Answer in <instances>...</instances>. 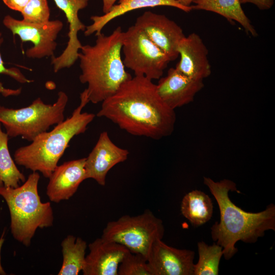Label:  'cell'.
Segmentation results:
<instances>
[{
	"label": "cell",
	"instance_id": "6da1fadb",
	"mask_svg": "<svg viewBox=\"0 0 275 275\" xmlns=\"http://www.w3.org/2000/svg\"><path fill=\"white\" fill-rule=\"evenodd\" d=\"M96 116L130 134L154 140L171 135L176 119L175 110L161 99L156 85L142 76L132 77L102 101Z\"/></svg>",
	"mask_w": 275,
	"mask_h": 275
},
{
	"label": "cell",
	"instance_id": "7a4b0ae2",
	"mask_svg": "<svg viewBox=\"0 0 275 275\" xmlns=\"http://www.w3.org/2000/svg\"><path fill=\"white\" fill-rule=\"evenodd\" d=\"M204 184L209 189L219 209L220 219L211 227V235L215 243L223 247L226 260L237 252L235 245L238 241L256 242L268 230L275 231V205L271 203L259 212L243 210L235 205L229 196L230 191H238L236 184L224 179L215 182L204 177Z\"/></svg>",
	"mask_w": 275,
	"mask_h": 275
},
{
	"label": "cell",
	"instance_id": "3957f363",
	"mask_svg": "<svg viewBox=\"0 0 275 275\" xmlns=\"http://www.w3.org/2000/svg\"><path fill=\"white\" fill-rule=\"evenodd\" d=\"M123 34L118 26L108 36L96 35L94 45H82L78 57L81 71L79 78L88 85L84 91L89 102H102L132 77L121 58Z\"/></svg>",
	"mask_w": 275,
	"mask_h": 275
},
{
	"label": "cell",
	"instance_id": "277c9868",
	"mask_svg": "<svg viewBox=\"0 0 275 275\" xmlns=\"http://www.w3.org/2000/svg\"><path fill=\"white\" fill-rule=\"evenodd\" d=\"M80 100L70 117L56 125L51 131L38 135L30 144L16 149L14 153L15 163L49 178L70 141L84 133L95 117L93 113L82 112L89 102L84 91L80 94Z\"/></svg>",
	"mask_w": 275,
	"mask_h": 275
},
{
	"label": "cell",
	"instance_id": "5b68a950",
	"mask_svg": "<svg viewBox=\"0 0 275 275\" xmlns=\"http://www.w3.org/2000/svg\"><path fill=\"white\" fill-rule=\"evenodd\" d=\"M40 175L33 172L22 185L0 187L10 211V228L13 237L28 246L38 228L51 227L53 211L49 202L43 203L38 193Z\"/></svg>",
	"mask_w": 275,
	"mask_h": 275
},
{
	"label": "cell",
	"instance_id": "8992f818",
	"mask_svg": "<svg viewBox=\"0 0 275 275\" xmlns=\"http://www.w3.org/2000/svg\"><path fill=\"white\" fill-rule=\"evenodd\" d=\"M68 101L66 93L60 91L57 101L51 104L45 103L38 97L29 106L20 108L0 105V123L9 138L20 136L31 142L50 126L64 120Z\"/></svg>",
	"mask_w": 275,
	"mask_h": 275
},
{
	"label": "cell",
	"instance_id": "52a82bcc",
	"mask_svg": "<svg viewBox=\"0 0 275 275\" xmlns=\"http://www.w3.org/2000/svg\"><path fill=\"white\" fill-rule=\"evenodd\" d=\"M164 228L162 221L149 209L131 216L124 215L107 223L101 237L119 243L132 253L148 257L151 248L157 239H162Z\"/></svg>",
	"mask_w": 275,
	"mask_h": 275
},
{
	"label": "cell",
	"instance_id": "ba28073f",
	"mask_svg": "<svg viewBox=\"0 0 275 275\" xmlns=\"http://www.w3.org/2000/svg\"><path fill=\"white\" fill-rule=\"evenodd\" d=\"M123 62L135 76L158 79L171 61L168 56L134 24L124 32Z\"/></svg>",
	"mask_w": 275,
	"mask_h": 275
},
{
	"label": "cell",
	"instance_id": "9c48e42d",
	"mask_svg": "<svg viewBox=\"0 0 275 275\" xmlns=\"http://www.w3.org/2000/svg\"><path fill=\"white\" fill-rule=\"evenodd\" d=\"M3 23L14 36H19L22 42L30 41L33 44L25 52L26 56L32 59L53 56L57 46L56 40L63 28V23L59 20L34 23L9 15L5 16Z\"/></svg>",
	"mask_w": 275,
	"mask_h": 275
},
{
	"label": "cell",
	"instance_id": "30bf717a",
	"mask_svg": "<svg viewBox=\"0 0 275 275\" xmlns=\"http://www.w3.org/2000/svg\"><path fill=\"white\" fill-rule=\"evenodd\" d=\"M134 25L143 31L171 61L177 58L178 44L185 36L175 21L163 14L146 11L136 18Z\"/></svg>",
	"mask_w": 275,
	"mask_h": 275
},
{
	"label": "cell",
	"instance_id": "8fae6325",
	"mask_svg": "<svg viewBox=\"0 0 275 275\" xmlns=\"http://www.w3.org/2000/svg\"><path fill=\"white\" fill-rule=\"evenodd\" d=\"M195 252L169 246L162 239L153 244L147 257L152 275H194Z\"/></svg>",
	"mask_w": 275,
	"mask_h": 275
},
{
	"label": "cell",
	"instance_id": "7c38bea8",
	"mask_svg": "<svg viewBox=\"0 0 275 275\" xmlns=\"http://www.w3.org/2000/svg\"><path fill=\"white\" fill-rule=\"evenodd\" d=\"M128 155L127 149L121 148L113 142L106 131L101 132L96 145L86 157V179H93L99 185L104 186L109 170L125 161Z\"/></svg>",
	"mask_w": 275,
	"mask_h": 275
},
{
	"label": "cell",
	"instance_id": "4fadbf2b",
	"mask_svg": "<svg viewBox=\"0 0 275 275\" xmlns=\"http://www.w3.org/2000/svg\"><path fill=\"white\" fill-rule=\"evenodd\" d=\"M57 7L65 14L69 23L68 41L65 49L59 57L53 56L51 64L53 71L59 70L72 66L78 60L79 51L82 45L78 40V33L85 31L86 26L79 19L78 12L85 8L89 0H53Z\"/></svg>",
	"mask_w": 275,
	"mask_h": 275
},
{
	"label": "cell",
	"instance_id": "5bb4252c",
	"mask_svg": "<svg viewBox=\"0 0 275 275\" xmlns=\"http://www.w3.org/2000/svg\"><path fill=\"white\" fill-rule=\"evenodd\" d=\"M82 270L84 275H118L119 265L130 252L124 246L102 237L88 245Z\"/></svg>",
	"mask_w": 275,
	"mask_h": 275
},
{
	"label": "cell",
	"instance_id": "9a60e30c",
	"mask_svg": "<svg viewBox=\"0 0 275 275\" xmlns=\"http://www.w3.org/2000/svg\"><path fill=\"white\" fill-rule=\"evenodd\" d=\"M177 51L180 59L175 68L184 75L203 80L211 73L208 50L201 37L196 33L185 36L179 42Z\"/></svg>",
	"mask_w": 275,
	"mask_h": 275
},
{
	"label": "cell",
	"instance_id": "2e32d148",
	"mask_svg": "<svg viewBox=\"0 0 275 275\" xmlns=\"http://www.w3.org/2000/svg\"><path fill=\"white\" fill-rule=\"evenodd\" d=\"M156 85L161 99L174 110L193 101L204 86L203 80L191 79L175 67L170 68L167 75L160 77Z\"/></svg>",
	"mask_w": 275,
	"mask_h": 275
},
{
	"label": "cell",
	"instance_id": "e0dca14e",
	"mask_svg": "<svg viewBox=\"0 0 275 275\" xmlns=\"http://www.w3.org/2000/svg\"><path fill=\"white\" fill-rule=\"evenodd\" d=\"M86 158L66 161L57 166L49 177L46 195L50 201L59 203L67 200L76 192L86 179Z\"/></svg>",
	"mask_w": 275,
	"mask_h": 275
},
{
	"label": "cell",
	"instance_id": "ac0fdd59",
	"mask_svg": "<svg viewBox=\"0 0 275 275\" xmlns=\"http://www.w3.org/2000/svg\"><path fill=\"white\" fill-rule=\"evenodd\" d=\"M157 6H169L179 9L185 12L193 10L191 7H184L175 0H119L108 12L102 15L91 17L92 23L86 26L84 31L86 36L95 33V35L101 33L103 28L111 20L125 13L139 9L155 7Z\"/></svg>",
	"mask_w": 275,
	"mask_h": 275
},
{
	"label": "cell",
	"instance_id": "d6986e66",
	"mask_svg": "<svg viewBox=\"0 0 275 275\" xmlns=\"http://www.w3.org/2000/svg\"><path fill=\"white\" fill-rule=\"evenodd\" d=\"M193 10L214 12L229 21H236L253 37L258 33L243 11L239 0H197L191 6Z\"/></svg>",
	"mask_w": 275,
	"mask_h": 275
},
{
	"label": "cell",
	"instance_id": "ffe728a7",
	"mask_svg": "<svg viewBox=\"0 0 275 275\" xmlns=\"http://www.w3.org/2000/svg\"><path fill=\"white\" fill-rule=\"evenodd\" d=\"M213 208L210 198L199 190L187 193L181 203L182 214L195 227L201 226L211 219Z\"/></svg>",
	"mask_w": 275,
	"mask_h": 275
},
{
	"label": "cell",
	"instance_id": "44dd1931",
	"mask_svg": "<svg viewBox=\"0 0 275 275\" xmlns=\"http://www.w3.org/2000/svg\"><path fill=\"white\" fill-rule=\"evenodd\" d=\"M63 263L59 275H77L85 263L87 244L80 237L70 235L61 243Z\"/></svg>",
	"mask_w": 275,
	"mask_h": 275
},
{
	"label": "cell",
	"instance_id": "7402d4cb",
	"mask_svg": "<svg viewBox=\"0 0 275 275\" xmlns=\"http://www.w3.org/2000/svg\"><path fill=\"white\" fill-rule=\"evenodd\" d=\"M9 139L2 130L0 123V187L15 188L26 179L11 156L8 148Z\"/></svg>",
	"mask_w": 275,
	"mask_h": 275
},
{
	"label": "cell",
	"instance_id": "603a6c76",
	"mask_svg": "<svg viewBox=\"0 0 275 275\" xmlns=\"http://www.w3.org/2000/svg\"><path fill=\"white\" fill-rule=\"evenodd\" d=\"M199 260L194 265V275H217L223 247L215 242L209 245L204 241L198 243Z\"/></svg>",
	"mask_w": 275,
	"mask_h": 275
},
{
	"label": "cell",
	"instance_id": "cb8c5ba5",
	"mask_svg": "<svg viewBox=\"0 0 275 275\" xmlns=\"http://www.w3.org/2000/svg\"><path fill=\"white\" fill-rule=\"evenodd\" d=\"M118 275H152L147 258L129 253L119 265Z\"/></svg>",
	"mask_w": 275,
	"mask_h": 275
},
{
	"label": "cell",
	"instance_id": "d4e9b609",
	"mask_svg": "<svg viewBox=\"0 0 275 275\" xmlns=\"http://www.w3.org/2000/svg\"><path fill=\"white\" fill-rule=\"evenodd\" d=\"M23 20L41 23L49 20L50 9L47 0H30L21 11Z\"/></svg>",
	"mask_w": 275,
	"mask_h": 275
},
{
	"label": "cell",
	"instance_id": "484cf974",
	"mask_svg": "<svg viewBox=\"0 0 275 275\" xmlns=\"http://www.w3.org/2000/svg\"><path fill=\"white\" fill-rule=\"evenodd\" d=\"M4 39L0 32V47ZM2 74L7 75L21 84L31 83L33 81V80L28 79L18 68L15 67L6 68L4 65V62L0 52V75ZM21 92V88L16 89L6 88L3 86L2 83L0 82V94L5 97L17 96Z\"/></svg>",
	"mask_w": 275,
	"mask_h": 275
},
{
	"label": "cell",
	"instance_id": "4316f807",
	"mask_svg": "<svg viewBox=\"0 0 275 275\" xmlns=\"http://www.w3.org/2000/svg\"><path fill=\"white\" fill-rule=\"evenodd\" d=\"M241 4L251 3L255 5L261 10H267L271 8L274 0H239Z\"/></svg>",
	"mask_w": 275,
	"mask_h": 275
},
{
	"label": "cell",
	"instance_id": "83f0119b",
	"mask_svg": "<svg viewBox=\"0 0 275 275\" xmlns=\"http://www.w3.org/2000/svg\"><path fill=\"white\" fill-rule=\"evenodd\" d=\"M10 9L20 12L30 0H2Z\"/></svg>",
	"mask_w": 275,
	"mask_h": 275
},
{
	"label": "cell",
	"instance_id": "f1b7e54d",
	"mask_svg": "<svg viewBox=\"0 0 275 275\" xmlns=\"http://www.w3.org/2000/svg\"><path fill=\"white\" fill-rule=\"evenodd\" d=\"M117 0H102L103 12L104 14L109 11L111 8L115 4Z\"/></svg>",
	"mask_w": 275,
	"mask_h": 275
},
{
	"label": "cell",
	"instance_id": "f546056e",
	"mask_svg": "<svg viewBox=\"0 0 275 275\" xmlns=\"http://www.w3.org/2000/svg\"><path fill=\"white\" fill-rule=\"evenodd\" d=\"M4 233H3L2 235L1 236L0 238V275H5L6 274L1 264V249L5 241V239L4 238Z\"/></svg>",
	"mask_w": 275,
	"mask_h": 275
},
{
	"label": "cell",
	"instance_id": "4dcf8cb0",
	"mask_svg": "<svg viewBox=\"0 0 275 275\" xmlns=\"http://www.w3.org/2000/svg\"><path fill=\"white\" fill-rule=\"evenodd\" d=\"M181 5L189 7H191V4H193L197 0H175Z\"/></svg>",
	"mask_w": 275,
	"mask_h": 275
}]
</instances>
